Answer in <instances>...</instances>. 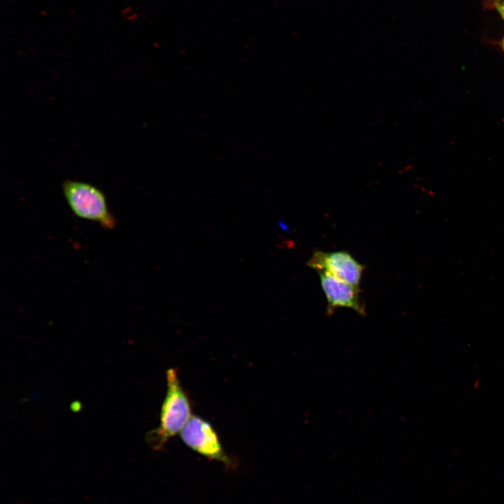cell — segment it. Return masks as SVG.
<instances>
[{"label": "cell", "mask_w": 504, "mask_h": 504, "mask_svg": "<svg viewBox=\"0 0 504 504\" xmlns=\"http://www.w3.org/2000/svg\"><path fill=\"white\" fill-rule=\"evenodd\" d=\"M167 393L163 400L159 426L147 435L153 448L160 449L183 430L190 417L191 405L174 368L167 370Z\"/></svg>", "instance_id": "6da1fadb"}, {"label": "cell", "mask_w": 504, "mask_h": 504, "mask_svg": "<svg viewBox=\"0 0 504 504\" xmlns=\"http://www.w3.org/2000/svg\"><path fill=\"white\" fill-rule=\"evenodd\" d=\"M64 197L72 212L78 217L113 230L116 220L107 204L104 193L89 183L66 180L62 182Z\"/></svg>", "instance_id": "7a4b0ae2"}, {"label": "cell", "mask_w": 504, "mask_h": 504, "mask_svg": "<svg viewBox=\"0 0 504 504\" xmlns=\"http://www.w3.org/2000/svg\"><path fill=\"white\" fill-rule=\"evenodd\" d=\"M183 442L190 449L210 459L232 465L217 433L206 420L192 415L180 433Z\"/></svg>", "instance_id": "3957f363"}, {"label": "cell", "mask_w": 504, "mask_h": 504, "mask_svg": "<svg viewBox=\"0 0 504 504\" xmlns=\"http://www.w3.org/2000/svg\"><path fill=\"white\" fill-rule=\"evenodd\" d=\"M307 265L316 270L326 271L336 278L359 288L364 266L350 253L344 251H316Z\"/></svg>", "instance_id": "277c9868"}, {"label": "cell", "mask_w": 504, "mask_h": 504, "mask_svg": "<svg viewBox=\"0 0 504 504\" xmlns=\"http://www.w3.org/2000/svg\"><path fill=\"white\" fill-rule=\"evenodd\" d=\"M322 290L327 300L326 312L331 315L339 307L350 308L360 315H365L359 288L342 281L326 271H317Z\"/></svg>", "instance_id": "5b68a950"}, {"label": "cell", "mask_w": 504, "mask_h": 504, "mask_svg": "<svg viewBox=\"0 0 504 504\" xmlns=\"http://www.w3.org/2000/svg\"><path fill=\"white\" fill-rule=\"evenodd\" d=\"M496 7L498 8V12L500 13V15L504 20V0L498 1L496 4Z\"/></svg>", "instance_id": "8992f818"}, {"label": "cell", "mask_w": 504, "mask_h": 504, "mask_svg": "<svg viewBox=\"0 0 504 504\" xmlns=\"http://www.w3.org/2000/svg\"><path fill=\"white\" fill-rule=\"evenodd\" d=\"M503 49H504V39H503Z\"/></svg>", "instance_id": "52a82bcc"}]
</instances>
